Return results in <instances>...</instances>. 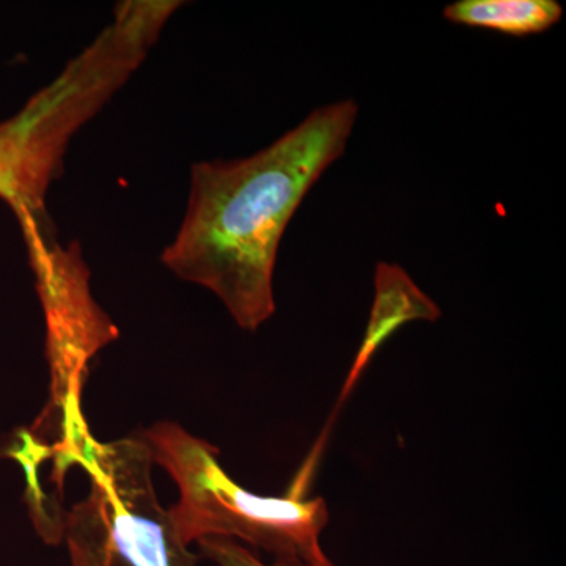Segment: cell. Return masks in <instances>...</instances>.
Masks as SVG:
<instances>
[{
	"label": "cell",
	"instance_id": "cell-1",
	"mask_svg": "<svg viewBox=\"0 0 566 566\" xmlns=\"http://www.w3.org/2000/svg\"><path fill=\"white\" fill-rule=\"evenodd\" d=\"M359 106L316 107L249 158L193 164L188 210L163 263L210 290L244 331L275 312L274 270L283 233L305 196L346 150Z\"/></svg>",
	"mask_w": 566,
	"mask_h": 566
},
{
	"label": "cell",
	"instance_id": "cell-2",
	"mask_svg": "<svg viewBox=\"0 0 566 566\" xmlns=\"http://www.w3.org/2000/svg\"><path fill=\"white\" fill-rule=\"evenodd\" d=\"M153 463L172 476L180 499L169 512L182 545L229 538L266 551L275 560L333 564L322 535L329 524L323 497L303 493L262 495L245 490L223 471L219 449L175 422H158L142 433Z\"/></svg>",
	"mask_w": 566,
	"mask_h": 566
},
{
	"label": "cell",
	"instance_id": "cell-3",
	"mask_svg": "<svg viewBox=\"0 0 566 566\" xmlns=\"http://www.w3.org/2000/svg\"><path fill=\"white\" fill-rule=\"evenodd\" d=\"M91 479V493L62 523L71 566H197L151 480L150 447L140 436L99 442L82 436L69 457Z\"/></svg>",
	"mask_w": 566,
	"mask_h": 566
},
{
	"label": "cell",
	"instance_id": "cell-4",
	"mask_svg": "<svg viewBox=\"0 0 566 566\" xmlns=\"http://www.w3.org/2000/svg\"><path fill=\"white\" fill-rule=\"evenodd\" d=\"M40 216L18 212L46 311L52 376L57 387L65 381L77 395L85 364L118 337V331L93 301L81 249L76 244L65 249L52 240Z\"/></svg>",
	"mask_w": 566,
	"mask_h": 566
},
{
	"label": "cell",
	"instance_id": "cell-5",
	"mask_svg": "<svg viewBox=\"0 0 566 566\" xmlns=\"http://www.w3.org/2000/svg\"><path fill=\"white\" fill-rule=\"evenodd\" d=\"M441 315V307L419 289L403 268L386 262L376 264L375 297L370 318L342 389L338 405L344 403L375 354L398 329L412 322L434 323Z\"/></svg>",
	"mask_w": 566,
	"mask_h": 566
},
{
	"label": "cell",
	"instance_id": "cell-6",
	"mask_svg": "<svg viewBox=\"0 0 566 566\" xmlns=\"http://www.w3.org/2000/svg\"><path fill=\"white\" fill-rule=\"evenodd\" d=\"M46 167L33 139L31 125L22 112L0 123V199L20 210L44 208Z\"/></svg>",
	"mask_w": 566,
	"mask_h": 566
},
{
	"label": "cell",
	"instance_id": "cell-7",
	"mask_svg": "<svg viewBox=\"0 0 566 566\" xmlns=\"http://www.w3.org/2000/svg\"><path fill=\"white\" fill-rule=\"evenodd\" d=\"M564 17L556 0H458L444 9L453 24L485 29L510 36L538 35Z\"/></svg>",
	"mask_w": 566,
	"mask_h": 566
},
{
	"label": "cell",
	"instance_id": "cell-8",
	"mask_svg": "<svg viewBox=\"0 0 566 566\" xmlns=\"http://www.w3.org/2000/svg\"><path fill=\"white\" fill-rule=\"evenodd\" d=\"M197 545L200 547V553L218 566H316L296 560H274L273 564H264L251 547L229 538H203L197 542ZM323 566L337 565L333 562Z\"/></svg>",
	"mask_w": 566,
	"mask_h": 566
}]
</instances>
